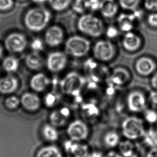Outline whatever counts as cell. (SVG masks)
Instances as JSON below:
<instances>
[{"mask_svg": "<svg viewBox=\"0 0 157 157\" xmlns=\"http://www.w3.org/2000/svg\"><path fill=\"white\" fill-rule=\"evenodd\" d=\"M105 26L102 18L93 13L81 15L77 22L78 31L88 38H101L104 35Z\"/></svg>", "mask_w": 157, "mask_h": 157, "instance_id": "obj_1", "label": "cell"}, {"mask_svg": "<svg viewBox=\"0 0 157 157\" xmlns=\"http://www.w3.org/2000/svg\"><path fill=\"white\" fill-rule=\"evenodd\" d=\"M146 124L143 118L133 114L123 120L121 131L124 138L135 142L143 137L147 129Z\"/></svg>", "mask_w": 157, "mask_h": 157, "instance_id": "obj_2", "label": "cell"}, {"mask_svg": "<svg viewBox=\"0 0 157 157\" xmlns=\"http://www.w3.org/2000/svg\"><path fill=\"white\" fill-rule=\"evenodd\" d=\"M93 58L101 63L107 64L113 61L118 55L117 46L115 42L107 38H98L92 44Z\"/></svg>", "mask_w": 157, "mask_h": 157, "instance_id": "obj_3", "label": "cell"}, {"mask_svg": "<svg viewBox=\"0 0 157 157\" xmlns=\"http://www.w3.org/2000/svg\"><path fill=\"white\" fill-rule=\"evenodd\" d=\"M51 14L48 9L44 7L31 9L24 17V23L29 30L39 32L46 28L50 22Z\"/></svg>", "mask_w": 157, "mask_h": 157, "instance_id": "obj_4", "label": "cell"}, {"mask_svg": "<svg viewBox=\"0 0 157 157\" xmlns=\"http://www.w3.org/2000/svg\"><path fill=\"white\" fill-rule=\"evenodd\" d=\"M92 44L90 38L85 36L74 35L66 42V52L72 57L81 58L91 52Z\"/></svg>", "mask_w": 157, "mask_h": 157, "instance_id": "obj_5", "label": "cell"}, {"mask_svg": "<svg viewBox=\"0 0 157 157\" xmlns=\"http://www.w3.org/2000/svg\"><path fill=\"white\" fill-rule=\"evenodd\" d=\"M125 105L133 115L142 113L148 107L147 95L141 90H131L126 95Z\"/></svg>", "mask_w": 157, "mask_h": 157, "instance_id": "obj_6", "label": "cell"}, {"mask_svg": "<svg viewBox=\"0 0 157 157\" xmlns=\"http://www.w3.org/2000/svg\"><path fill=\"white\" fill-rule=\"evenodd\" d=\"M106 65L97 61L93 57L87 59L84 63V67L88 74V80L98 84L106 82L111 70Z\"/></svg>", "mask_w": 157, "mask_h": 157, "instance_id": "obj_7", "label": "cell"}, {"mask_svg": "<svg viewBox=\"0 0 157 157\" xmlns=\"http://www.w3.org/2000/svg\"><path fill=\"white\" fill-rule=\"evenodd\" d=\"M87 83V78L77 72H71L60 82L61 90L67 94L78 97Z\"/></svg>", "mask_w": 157, "mask_h": 157, "instance_id": "obj_8", "label": "cell"}, {"mask_svg": "<svg viewBox=\"0 0 157 157\" xmlns=\"http://www.w3.org/2000/svg\"><path fill=\"white\" fill-rule=\"evenodd\" d=\"M142 18V12L139 8L133 11H124L120 13L117 16L116 25L123 33L135 30Z\"/></svg>", "mask_w": 157, "mask_h": 157, "instance_id": "obj_9", "label": "cell"}, {"mask_svg": "<svg viewBox=\"0 0 157 157\" xmlns=\"http://www.w3.org/2000/svg\"><path fill=\"white\" fill-rule=\"evenodd\" d=\"M70 140L75 142H85L90 137V128L87 123L76 120L70 123L67 130Z\"/></svg>", "mask_w": 157, "mask_h": 157, "instance_id": "obj_10", "label": "cell"}, {"mask_svg": "<svg viewBox=\"0 0 157 157\" xmlns=\"http://www.w3.org/2000/svg\"><path fill=\"white\" fill-rule=\"evenodd\" d=\"M136 73L143 78H150L157 71V61L153 57L143 55L136 59L133 64Z\"/></svg>", "mask_w": 157, "mask_h": 157, "instance_id": "obj_11", "label": "cell"}, {"mask_svg": "<svg viewBox=\"0 0 157 157\" xmlns=\"http://www.w3.org/2000/svg\"><path fill=\"white\" fill-rule=\"evenodd\" d=\"M143 45V38L135 30L124 33L121 38L123 49L129 53L137 52L142 49Z\"/></svg>", "mask_w": 157, "mask_h": 157, "instance_id": "obj_12", "label": "cell"}, {"mask_svg": "<svg viewBox=\"0 0 157 157\" xmlns=\"http://www.w3.org/2000/svg\"><path fill=\"white\" fill-rule=\"evenodd\" d=\"M132 74L128 68L118 66L110 70L106 82L118 88L124 87L131 81Z\"/></svg>", "mask_w": 157, "mask_h": 157, "instance_id": "obj_13", "label": "cell"}, {"mask_svg": "<svg viewBox=\"0 0 157 157\" xmlns=\"http://www.w3.org/2000/svg\"><path fill=\"white\" fill-rule=\"evenodd\" d=\"M27 43L26 37L19 33H13L8 35L5 41L6 48L11 53L22 52L26 48Z\"/></svg>", "mask_w": 157, "mask_h": 157, "instance_id": "obj_14", "label": "cell"}, {"mask_svg": "<svg viewBox=\"0 0 157 157\" xmlns=\"http://www.w3.org/2000/svg\"><path fill=\"white\" fill-rule=\"evenodd\" d=\"M67 63V57L65 53L55 52L48 55L47 58V67L52 72H58L63 70Z\"/></svg>", "mask_w": 157, "mask_h": 157, "instance_id": "obj_15", "label": "cell"}, {"mask_svg": "<svg viewBox=\"0 0 157 157\" xmlns=\"http://www.w3.org/2000/svg\"><path fill=\"white\" fill-rule=\"evenodd\" d=\"M64 148L73 157H87L92 151L85 142H75L71 140L64 143Z\"/></svg>", "mask_w": 157, "mask_h": 157, "instance_id": "obj_16", "label": "cell"}, {"mask_svg": "<svg viewBox=\"0 0 157 157\" xmlns=\"http://www.w3.org/2000/svg\"><path fill=\"white\" fill-rule=\"evenodd\" d=\"M120 9L117 0H102L98 12L102 18L110 20L117 17Z\"/></svg>", "mask_w": 157, "mask_h": 157, "instance_id": "obj_17", "label": "cell"}, {"mask_svg": "<svg viewBox=\"0 0 157 157\" xmlns=\"http://www.w3.org/2000/svg\"><path fill=\"white\" fill-rule=\"evenodd\" d=\"M63 32L58 26H51L47 30L45 35V41L46 44L50 47H56L63 42Z\"/></svg>", "mask_w": 157, "mask_h": 157, "instance_id": "obj_18", "label": "cell"}, {"mask_svg": "<svg viewBox=\"0 0 157 157\" xmlns=\"http://www.w3.org/2000/svg\"><path fill=\"white\" fill-rule=\"evenodd\" d=\"M20 101L24 109L30 111L37 110L39 109L40 105L39 97L32 93H26L23 94Z\"/></svg>", "mask_w": 157, "mask_h": 157, "instance_id": "obj_19", "label": "cell"}, {"mask_svg": "<svg viewBox=\"0 0 157 157\" xmlns=\"http://www.w3.org/2000/svg\"><path fill=\"white\" fill-rule=\"evenodd\" d=\"M121 140L120 135L117 131L109 130L103 136L102 143L105 147L109 150H113L117 147Z\"/></svg>", "mask_w": 157, "mask_h": 157, "instance_id": "obj_20", "label": "cell"}, {"mask_svg": "<svg viewBox=\"0 0 157 157\" xmlns=\"http://www.w3.org/2000/svg\"><path fill=\"white\" fill-rule=\"evenodd\" d=\"M17 79L11 75L5 76L0 79V93L10 94L15 92L17 88Z\"/></svg>", "mask_w": 157, "mask_h": 157, "instance_id": "obj_21", "label": "cell"}, {"mask_svg": "<svg viewBox=\"0 0 157 157\" xmlns=\"http://www.w3.org/2000/svg\"><path fill=\"white\" fill-rule=\"evenodd\" d=\"M50 83L49 78L43 73H38L31 78L30 87L36 92H41L48 87Z\"/></svg>", "mask_w": 157, "mask_h": 157, "instance_id": "obj_22", "label": "cell"}, {"mask_svg": "<svg viewBox=\"0 0 157 157\" xmlns=\"http://www.w3.org/2000/svg\"><path fill=\"white\" fill-rule=\"evenodd\" d=\"M117 149L123 157H130L137 152L135 142L125 138L121 140Z\"/></svg>", "mask_w": 157, "mask_h": 157, "instance_id": "obj_23", "label": "cell"}, {"mask_svg": "<svg viewBox=\"0 0 157 157\" xmlns=\"http://www.w3.org/2000/svg\"><path fill=\"white\" fill-rule=\"evenodd\" d=\"M25 63L31 70L37 71L40 70L43 67L44 62L42 57L38 53L33 52L26 56Z\"/></svg>", "mask_w": 157, "mask_h": 157, "instance_id": "obj_24", "label": "cell"}, {"mask_svg": "<svg viewBox=\"0 0 157 157\" xmlns=\"http://www.w3.org/2000/svg\"><path fill=\"white\" fill-rule=\"evenodd\" d=\"M142 140L148 148L157 147V132L155 127L146 129Z\"/></svg>", "mask_w": 157, "mask_h": 157, "instance_id": "obj_25", "label": "cell"}, {"mask_svg": "<svg viewBox=\"0 0 157 157\" xmlns=\"http://www.w3.org/2000/svg\"><path fill=\"white\" fill-rule=\"evenodd\" d=\"M36 157H63L61 150L53 145L44 146L40 148Z\"/></svg>", "mask_w": 157, "mask_h": 157, "instance_id": "obj_26", "label": "cell"}, {"mask_svg": "<svg viewBox=\"0 0 157 157\" xmlns=\"http://www.w3.org/2000/svg\"><path fill=\"white\" fill-rule=\"evenodd\" d=\"M42 134L45 139L50 142H55L59 138V133L52 125H45L42 129Z\"/></svg>", "mask_w": 157, "mask_h": 157, "instance_id": "obj_27", "label": "cell"}, {"mask_svg": "<svg viewBox=\"0 0 157 157\" xmlns=\"http://www.w3.org/2000/svg\"><path fill=\"white\" fill-rule=\"evenodd\" d=\"M19 61L16 58L12 56L6 58L3 61V67L4 70L9 73H13L17 71L19 67Z\"/></svg>", "mask_w": 157, "mask_h": 157, "instance_id": "obj_28", "label": "cell"}, {"mask_svg": "<svg viewBox=\"0 0 157 157\" xmlns=\"http://www.w3.org/2000/svg\"><path fill=\"white\" fill-rule=\"evenodd\" d=\"M120 8L124 11H131L139 8L142 0H117Z\"/></svg>", "mask_w": 157, "mask_h": 157, "instance_id": "obj_29", "label": "cell"}, {"mask_svg": "<svg viewBox=\"0 0 157 157\" xmlns=\"http://www.w3.org/2000/svg\"><path fill=\"white\" fill-rule=\"evenodd\" d=\"M143 119L146 124L155 126L157 123V110L148 107L142 113Z\"/></svg>", "mask_w": 157, "mask_h": 157, "instance_id": "obj_30", "label": "cell"}, {"mask_svg": "<svg viewBox=\"0 0 157 157\" xmlns=\"http://www.w3.org/2000/svg\"><path fill=\"white\" fill-rule=\"evenodd\" d=\"M67 118L64 116L59 110L53 111L50 116L51 122L55 127L63 126L67 122Z\"/></svg>", "mask_w": 157, "mask_h": 157, "instance_id": "obj_31", "label": "cell"}, {"mask_svg": "<svg viewBox=\"0 0 157 157\" xmlns=\"http://www.w3.org/2000/svg\"><path fill=\"white\" fill-rule=\"evenodd\" d=\"M84 113L87 115V117L95 118L98 117L100 113V108L95 102L87 103L82 107Z\"/></svg>", "mask_w": 157, "mask_h": 157, "instance_id": "obj_32", "label": "cell"}, {"mask_svg": "<svg viewBox=\"0 0 157 157\" xmlns=\"http://www.w3.org/2000/svg\"><path fill=\"white\" fill-rule=\"evenodd\" d=\"M121 33H122L116 24H110L105 26L104 36L105 38L114 42L115 40L119 38Z\"/></svg>", "mask_w": 157, "mask_h": 157, "instance_id": "obj_33", "label": "cell"}, {"mask_svg": "<svg viewBox=\"0 0 157 157\" xmlns=\"http://www.w3.org/2000/svg\"><path fill=\"white\" fill-rule=\"evenodd\" d=\"M72 7L76 13L80 15L90 13L87 0H74L72 3Z\"/></svg>", "mask_w": 157, "mask_h": 157, "instance_id": "obj_34", "label": "cell"}, {"mask_svg": "<svg viewBox=\"0 0 157 157\" xmlns=\"http://www.w3.org/2000/svg\"><path fill=\"white\" fill-rule=\"evenodd\" d=\"M48 1L53 10L61 11L69 7L72 3V0H48Z\"/></svg>", "mask_w": 157, "mask_h": 157, "instance_id": "obj_35", "label": "cell"}, {"mask_svg": "<svg viewBox=\"0 0 157 157\" xmlns=\"http://www.w3.org/2000/svg\"><path fill=\"white\" fill-rule=\"evenodd\" d=\"M142 4L148 13L157 11V0H142Z\"/></svg>", "mask_w": 157, "mask_h": 157, "instance_id": "obj_36", "label": "cell"}, {"mask_svg": "<svg viewBox=\"0 0 157 157\" xmlns=\"http://www.w3.org/2000/svg\"><path fill=\"white\" fill-rule=\"evenodd\" d=\"M21 101L17 97L15 96H11L8 97L5 100V105L8 109H15L20 105Z\"/></svg>", "mask_w": 157, "mask_h": 157, "instance_id": "obj_37", "label": "cell"}, {"mask_svg": "<svg viewBox=\"0 0 157 157\" xmlns=\"http://www.w3.org/2000/svg\"><path fill=\"white\" fill-rule=\"evenodd\" d=\"M147 25L152 29H157V11L148 13L146 17Z\"/></svg>", "mask_w": 157, "mask_h": 157, "instance_id": "obj_38", "label": "cell"}, {"mask_svg": "<svg viewBox=\"0 0 157 157\" xmlns=\"http://www.w3.org/2000/svg\"><path fill=\"white\" fill-rule=\"evenodd\" d=\"M149 108L157 110V91L152 90L147 95Z\"/></svg>", "mask_w": 157, "mask_h": 157, "instance_id": "obj_39", "label": "cell"}, {"mask_svg": "<svg viewBox=\"0 0 157 157\" xmlns=\"http://www.w3.org/2000/svg\"><path fill=\"white\" fill-rule=\"evenodd\" d=\"M90 13H96L99 11L102 0H87Z\"/></svg>", "mask_w": 157, "mask_h": 157, "instance_id": "obj_40", "label": "cell"}, {"mask_svg": "<svg viewBox=\"0 0 157 157\" xmlns=\"http://www.w3.org/2000/svg\"><path fill=\"white\" fill-rule=\"evenodd\" d=\"M31 48L33 52L38 53L44 48V43L39 38H35L31 43Z\"/></svg>", "mask_w": 157, "mask_h": 157, "instance_id": "obj_41", "label": "cell"}, {"mask_svg": "<svg viewBox=\"0 0 157 157\" xmlns=\"http://www.w3.org/2000/svg\"><path fill=\"white\" fill-rule=\"evenodd\" d=\"M57 101V98L55 94L53 93H48L45 96L44 102L45 105L48 107H52L55 105Z\"/></svg>", "mask_w": 157, "mask_h": 157, "instance_id": "obj_42", "label": "cell"}, {"mask_svg": "<svg viewBox=\"0 0 157 157\" xmlns=\"http://www.w3.org/2000/svg\"><path fill=\"white\" fill-rule=\"evenodd\" d=\"M13 5V0H0V10L6 11L10 9Z\"/></svg>", "mask_w": 157, "mask_h": 157, "instance_id": "obj_43", "label": "cell"}, {"mask_svg": "<svg viewBox=\"0 0 157 157\" xmlns=\"http://www.w3.org/2000/svg\"><path fill=\"white\" fill-rule=\"evenodd\" d=\"M150 85L152 90L157 91V71L150 77Z\"/></svg>", "mask_w": 157, "mask_h": 157, "instance_id": "obj_44", "label": "cell"}, {"mask_svg": "<svg viewBox=\"0 0 157 157\" xmlns=\"http://www.w3.org/2000/svg\"><path fill=\"white\" fill-rule=\"evenodd\" d=\"M104 157H123L117 150H109L108 151L104 154Z\"/></svg>", "mask_w": 157, "mask_h": 157, "instance_id": "obj_45", "label": "cell"}, {"mask_svg": "<svg viewBox=\"0 0 157 157\" xmlns=\"http://www.w3.org/2000/svg\"><path fill=\"white\" fill-rule=\"evenodd\" d=\"M145 157H157V147L148 148L145 155Z\"/></svg>", "mask_w": 157, "mask_h": 157, "instance_id": "obj_46", "label": "cell"}, {"mask_svg": "<svg viewBox=\"0 0 157 157\" xmlns=\"http://www.w3.org/2000/svg\"><path fill=\"white\" fill-rule=\"evenodd\" d=\"M87 157H104V153L100 151H91Z\"/></svg>", "mask_w": 157, "mask_h": 157, "instance_id": "obj_47", "label": "cell"}, {"mask_svg": "<svg viewBox=\"0 0 157 157\" xmlns=\"http://www.w3.org/2000/svg\"><path fill=\"white\" fill-rule=\"evenodd\" d=\"M35 2L37 3H43L45 2H46L48 0H33Z\"/></svg>", "mask_w": 157, "mask_h": 157, "instance_id": "obj_48", "label": "cell"}, {"mask_svg": "<svg viewBox=\"0 0 157 157\" xmlns=\"http://www.w3.org/2000/svg\"><path fill=\"white\" fill-rule=\"evenodd\" d=\"M128 157H140V155H139V153H138V152H136L135 153H134L133 155H131V156Z\"/></svg>", "mask_w": 157, "mask_h": 157, "instance_id": "obj_49", "label": "cell"}, {"mask_svg": "<svg viewBox=\"0 0 157 157\" xmlns=\"http://www.w3.org/2000/svg\"><path fill=\"white\" fill-rule=\"evenodd\" d=\"M3 55V49L2 48V46L0 45V58H1V57Z\"/></svg>", "mask_w": 157, "mask_h": 157, "instance_id": "obj_50", "label": "cell"}, {"mask_svg": "<svg viewBox=\"0 0 157 157\" xmlns=\"http://www.w3.org/2000/svg\"><path fill=\"white\" fill-rule=\"evenodd\" d=\"M155 130H156V131H157V124L155 125Z\"/></svg>", "mask_w": 157, "mask_h": 157, "instance_id": "obj_51", "label": "cell"}, {"mask_svg": "<svg viewBox=\"0 0 157 157\" xmlns=\"http://www.w3.org/2000/svg\"><path fill=\"white\" fill-rule=\"evenodd\" d=\"M20 1H24V0H20Z\"/></svg>", "mask_w": 157, "mask_h": 157, "instance_id": "obj_52", "label": "cell"}]
</instances>
